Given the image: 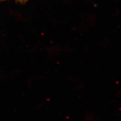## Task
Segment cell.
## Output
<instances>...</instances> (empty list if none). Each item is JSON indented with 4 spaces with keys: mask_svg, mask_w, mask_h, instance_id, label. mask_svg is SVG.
Masks as SVG:
<instances>
[{
    "mask_svg": "<svg viewBox=\"0 0 121 121\" xmlns=\"http://www.w3.org/2000/svg\"></svg>",
    "mask_w": 121,
    "mask_h": 121,
    "instance_id": "cell-1",
    "label": "cell"
}]
</instances>
